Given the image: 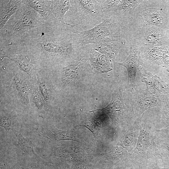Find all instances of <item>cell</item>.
<instances>
[{
	"instance_id": "30bf717a",
	"label": "cell",
	"mask_w": 169,
	"mask_h": 169,
	"mask_svg": "<svg viewBox=\"0 0 169 169\" xmlns=\"http://www.w3.org/2000/svg\"><path fill=\"white\" fill-rule=\"evenodd\" d=\"M23 2L39 13L53 28L64 30L67 27L62 26L54 17L52 12L51 0H24Z\"/></svg>"
},
{
	"instance_id": "4fadbf2b",
	"label": "cell",
	"mask_w": 169,
	"mask_h": 169,
	"mask_svg": "<svg viewBox=\"0 0 169 169\" xmlns=\"http://www.w3.org/2000/svg\"><path fill=\"white\" fill-rule=\"evenodd\" d=\"M113 60L106 54L100 51L92 44L89 53V61L92 68L102 73H106L112 70Z\"/></svg>"
},
{
	"instance_id": "6da1fadb",
	"label": "cell",
	"mask_w": 169,
	"mask_h": 169,
	"mask_svg": "<svg viewBox=\"0 0 169 169\" xmlns=\"http://www.w3.org/2000/svg\"><path fill=\"white\" fill-rule=\"evenodd\" d=\"M20 41L32 45L40 57L53 63H61L71 58L81 47L75 42L68 28L62 30L47 28Z\"/></svg>"
},
{
	"instance_id": "8fae6325",
	"label": "cell",
	"mask_w": 169,
	"mask_h": 169,
	"mask_svg": "<svg viewBox=\"0 0 169 169\" xmlns=\"http://www.w3.org/2000/svg\"><path fill=\"white\" fill-rule=\"evenodd\" d=\"M140 15L147 26L152 25L167 29L169 20L166 13L161 9L156 8L142 10Z\"/></svg>"
},
{
	"instance_id": "603a6c76",
	"label": "cell",
	"mask_w": 169,
	"mask_h": 169,
	"mask_svg": "<svg viewBox=\"0 0 169 169\" xmlns=\"http://www.w3.org/2000/svg\"><path fill=\"white\" fill-rule=\"evenodd\" d=\"M37 85L39 90L48 107L52 101L51 92L48 83L37 74Z\"/></svg>"
},
{
	"instance_id": "d4e9b609",
	"label": "cell",
	"mask_w": 169,
	"mask_h": 169,
	"mask_svg": "<svg viewBox=\"0 0 169 169\" xmlns=\"http://www.w3.org/2000/svg\"><path fill=\"white\" fill-rule=\"evenodd\" d=\"M105 19L112 15L120 0H98Z\"/></svg>"
},
{
	"instance_id": "484cf974",
	"label": "cell",
	"mask_w": 169,
	"mask_h": 169,
	"mask_svg": "<svg viewBox=\"0 0 169 169\" xmlns=\"http://www.w3.org/2000/svg\"><path fill=\"white\" fill-rule=\"evenodd\" d=\"M151 89L155 91V93L169 96V86L156 75H153Z\"/></svg>"
},
{
	"instance_id": "4316f807",
	"label": "cell",
	"mask_w": 169,
	"mask_h": 169,
	"mask_svg": "<svg viewBox=\"0 0 169 169\" xmlns=\"http://www.w3.org/2000/svg\"><path fill=\"white\" fill-rule=\"evenodd\" d=\"M145 56L151 62H155L158 64L160 59L163 47L146 46Z\"/></svg>"
},
{
	"instance_id": "83f0119b",
	"label": "cell",
	"mask_w": 169,
	"mask_h": 169,
	"mask_svg": "<svg viewBox=\"0 0 169 169\" xmlns=\"http://www.w3.org/2000/svg\"><path fill=\"white\" fill-rule=\"evenodd\" d=\"M14 119L12 115L7 112L1 110L0 125L7 131L13 130L14 127Z\"/></svg>"
},
{
	"instance_id": "7a4b0ae2",
	"label": "cell",
	"mask_w": 169,
	"mask_h": 169,
	"mask_svg": "<svg viewBox=\"0 0 169 169\" xmlns=\"http://www.w3.org/2000/svg\"><path fill=\"white\" fill-rule=\"evenodd\" d=\"M23 2L16 13L0 29V42L21 40L46 28H51L39 13Z\"/></svg>"
},
{
	"instance_id": "d6986e66",
	"label": "cell",
	"mask_w": 169,
	"mask_h": 169,
	"mask_svg": "<svg viewBox=\"0 0 169 169\" xmlns=\"http://www.w3.org/2000/svg\"><path fill=\"white\" fill-rule=\"evenodd\" d=\"M42 136L52 141H61L71 140L78 141L76 136L72 132L47 127L41 131Z\"/></svg>"
},
{
	"instance_id": "5b68a950",
	"label": "cell",
	"mask_w": 169,
	"mask_h": 169,
	"mask_svg": "<svg viewBox=\"0 0 169 169\" xmlns=\"http://www.w3.org/2000/svg\"><path fill=\"white\" fill-rule=\"evenodd\" d=\"M0 59L8 58L30 76H36L40 55L31 45L24 42H0Z\"/></svg>"
},
{
	"instance_id": "f1b7e54d",
	"label": "cell",
	"mask_w": 169,
	"mask_h": 169,
	"mask_svg": "<svg viewBox=\"0 0 169 169\" xmlns=\"http://www.w3.org/2000/svg\"><path fill=\"white\" fill-rule=\"evenodd\" d=\"M161 115L160 128L169 127V97L161 111Z\"/></svg>"
},
{
	"instance_id": "9a60e30c",
	"label": "cell",
	"mask_w": 169,
	"mask_h": 169,
	"mask_svg": "<svg viewBox=\"0 0 169 169\" xmlns=\"http://www.w3.org/2000/svg\"><path fill=\"white\" fill-rule=\"evenodd\" d=\"M18 142L15 144L17 155L24 158L39 160L41 158L34 151L32 142L24 137L20 133L15 132Z\"/></svg>"
},
{
	"instance_id": "7c38bea8",
	"label": "cell",
	"mask_w": 169,
	"mask_h": 169,
	"mask_svg": "<svg viewBox=\"0 0 169 169\" xmlns=\"http://www.w3.org/2000/svg\"><path fill=\"white\" fill-rule=\"evenodd\" d=\"M163 29L154 26H147L144 44L145 46L163 47L169 45V37Z\"/></svg>"
},
{
	"instance_id": "52a82bcc",
	"label": "cell",
	"mask_w": 169,
	"mask_h": 169,
	"mask_svg": "<svg viewBox=\"0 0 169 169\" xmlns=\"http://www.w3.org/2000/svg\"><path fill=\"white\" fill-rule=\"evenodd\" d=\"M132 88L133 90L130 95V107L136 119L151 108L158 107L161 110L169 97L151 93L147 89Z\"/></svg>"
},
{
	"instance_id": "ac0fdd59",
	"label": "cell",
	"mask_w": 169,
	"mask_h": 169,
	"mask_svg": "<svg viewBox=\"0 0 169 169\" xmlns=\"http://www.w3.org/2000/svg\"><path fill=\"white\" fill-rule=\"evenodd\" d=\"M0 1V29H1L20 8L23 2L21 0H1Z\"/></svg>"
},
{
	"instance_id": "9c48e42d",
	"label": "cell",
	"mask_w": 169,
	"mask_h": 169,
	"mask_svg": "<svg viewBox=\"0 0 169 169\" xmlns=\"http://www.w3.org/2000/svg\"><path fill=\"white\" fill-rule=\"evenodd\" d=\"M141 47L135 44L130 48V53L126 59L123 62L118 64L125 67L128 75L127 87L129 88L135 86V78L140 65L142 64L140 56Z\"/></svg>"
},
{
	"instance_id": "7402d4cb",
	"label": "cell",
	"mask_w": 169,
	"mask_h": 169,
	"mask_svg": "<svg viewBox=\"0 0 169 169\" xmlns=\"http://www.w3.org/2000/svg\"><path fill=\"white\" fill-rule=\"evenodd\" d=\"M154 136L158 155L164 166L169 168V140Z\"/></svg>"
},
{
	"instance_id": "cb8c5ba5",
	"label": "cell",
	"mask_w": 169,
	"mask_h": 169,
	"mask_svg": "<svg viewBox=\"0 0 169 169\" xmlns=\"http://www.w3.org/2000/svg\"><path fill=\"white\" fill-rule=\"evenodd\" d=\"M32 91L31 99L36 109L42 113L47 111L49 107L40 94L37 85L33 88Z\"/></svg>"
},
{
	"instance_id": "2e32d148",
	"label": "cell",
	"mask_w": 169,
	"mask_h": 169,
	"mask_svg": "<svg viewBox=\"0 0 169 169\" xmlns=\"http://www.w3.org/2000/svg\"><path fill=\"white\" fill-rule=\"evenodd\" d=\"M123 41V39H105L98 44H93V47L108 55L113 60L122 49Z\"/></svg>"
},
{
	"instance_id": "f546056e",
	"label": "cell",
	"mask_w": 169,
	"mask_h": 169,
	"mask_svg": "<svg viewBox=\"0 0 169 169\" xmlns=\"http://www.w3.org/2000/svg\"><path fill=\"white\" fill-rule=\"evenodd\" d=\"M158 64L166 68L169 72V45L163 47Z\"/></svg>"
},
{
	"instance_id": "5bb4252c",
	"label": "cell",
	"mask_w": 169,
	"mask_h": 169,
	"mask_svg": "<svg viewBox=\"0 0 169 169\" xmlns=\"http://www.w3.org/2000/svg\"><path fill=\"white\" fill-rule=\"evenodd\" d=\"M12 86L14 92L22 103L25 105L29 104V94L31 86L29 82L24 77L16 74L12 80Z\"/></svg>"
},
{
	"instance_id": "ba28073f",
	"label": "cell",
	"mask_w": 169,
	"mask_h": 169,
	"mask_svg": "<svg viewBox=\"0 0 169 169\" xmlns=\"http://www.w3.org/2000/svg\"><path fill=\"white\" fill-rule=\"evenodd\" d=\"M97 110L107 114L110 118L111 124L113 126L124 125L129 129L136 119L132 112H129L124 105L121 89L113 94L110 102L105 107L90 112Z\"/></svg>"
},
{
	"instance_id": "e0dca14e",
	"label": "cell",
	"mask_w": 169,
	"mask_h": 169,
	"mask_svg": "<svg viewBox=\"0 0 169 169\" xmlns=\"http://www.w3.org/2000/svg\"><path fill=\"white\" fill-rule=\"evenodd\" d=\"M141 116L137 118L132 126L122 137L119 142L131 154L136 146L138 139L140 128Z\"/></svg>"
},
{
	"instance_id": "1f68e13d",
	"label": "cell",
	"mask_w": 169,
	"mask_h": 169,
	"mask_svg": "<svg viewBox=\"0 0 169 169\" xmlns=\"http://www.w3.org/2000/svg\"><path fill=\"white\" fill-rule=\"evenodd\" d=\"M80 126L87 128L94 135L97 133L99 128L96 121L93 119H88L82 121L78 126Z\"/></svg>"
},
{
	"instance_id": "4dcf8cb0",
	"label": "cell",
	"mask_w": 169,
	"mask_h": 169,
	"mask_svg": "<svg viewBox=\"0 0 169 169\" xmlns=\"http://www.w3.org/2000/svg\"><path fill=\"white\" fill-rule=\"evenodd\" d=\"M139 70L140 71L142 81L145 83L147 89L149 90L150 89H151L153 75L147 71L140 69Z\"/></svg>"
},
{
	"instance_id": "8992f818",
	"label": "cell",
	"mask_w": 169,
	"mask_h": 169,
	"mask_svg": "<svg viewBox=\"0 0 169 169\" xmlns=\"http://www.w3.org/2000/svg\"><path fill=\"white\" fill-rule=\"evenodd\" d=\"M155 128V125L147 122L144 113L141 115L139 135L135 148L131 154V160L146 161L159 156L153 134Z\"/></svg>"
},
{
	"instance_id": "d6a6232c",
	"label": "cell",
	"mask_w": 169,
	"mask_h": 169,
	"mask_svg": "<svg viewBox=\"0 0 169 169\" xmlns=\"http://www.w3.org/2000/svg\"><path fill=\"white\" fill-rule=\"evenodd\" d=\"M153 134L156 137L169 140V127L160 129L155 128Z\"/></svg>"
},
{
	"instance_id": "3957f363",
	"label": "cell",
	"mask_w": 169,
	"mask_h": 169,
	"mask_svg": "<svg viewBox=\"0 0 169 169\" xmlns=\"http://www.w3.org/2000/svg\"><path fill=\"white\" fill-rule=\"evenodd\" d=\"M126 20L114 13L90 29L82 31L71 30L72 37L79 47L96 44L105 39H124L127 30Z\"/></svg>"
},
{
	"instance_id": "44dd1931",
	"label": "cell",
	"mask_w": 169,
	"mask_h": 169,
	"mask_svg": "<svg viewBox=\"0 0 169 169\" xmlns=\"http://www.w3.org/2000/svg\"><path fill=\"white\" fill-rule=\"evenodd\" d=\"M142 0H120L114 13L120 17L127 18L132 16L136 7L141 2Z\"/></svg>"
},
{
	"instance_id": "ffe728a7",
	"label": "cell",
	"mask_w": 169,
	"mask_h": 169,
	"mask_svg": "<svg viewBox=\"0 0 169 169\" xmlns=\"http://www.w3.org/2000/svg\"><path fill=\"white\" fill-rule=\"evenodd\" d=\"M71 7L70 0H51V7L53 15L64 27H66L68 25L64 21V16Z\"/></svg>"
},
{
	"instance_id": "277c9868",
	"label": "cell",
	"mask_w": 169,
	"mask_h": 169,
	"mask_svg": "<svg viewBox=\"0 0 169 169\" xmlns=\"http://www.w3.org/2000/svg\"><path fill=\"white\" fill-rule=\"evenodd\" d=\"M71 8L65 16L66 23L73 31L90 29L105 19L98 0H70Z\"/></svg>"
},
{
	"instance_id": "836d02e7",
	"label": "cell",
	"mask_w": 169,
	"mask_h": 169,
	"mask_svg": "<svg viewBox=\"0 0 169 169\" xmlns=\"http://www.w3.org/2000/svg\"><path fill=\"white\" fill-rule=\"evenodd\" d=\"M168 29H169V26H168Z\"/></svg>"
}]
</instances>
